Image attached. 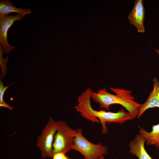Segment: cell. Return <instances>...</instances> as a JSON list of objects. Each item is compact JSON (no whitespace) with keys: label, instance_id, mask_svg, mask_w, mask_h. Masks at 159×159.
<instances>
[{"label":"cell","instance_id":"obj_10","mask_svg":"<svg viewBox=\"0 0 159 159\" xmlns=\"http://www.w3.org/2000/svg\"><path fill=\"white\" fill-rule=\"evenodd\" d=\"M152 130L146 131L143 128L139 130V135L146 140V145H154L156 148H159V123L152 126Z\"/></svg>","mask_w":159,"mask_h":159},{"label":"cell","instance_id":"obj_12","mask_svg":"<svg viewBox=\"0 0 159 159\" xmlns=\"http://www.w3.org/2000/svg\"><path fill=\"white\" fill-rule=\"evenodd\" d=\"M5 53L2 47L0 45V64L2 72L0 74L2 80H3L6 74L7 73V70L6 67V64L8 62V56H7L4 59L3 58L2 55Z\"/></svg>","mask_w":159,"mask_h":159},{"label":"cell","instance_id":"obj_1","mask_svg":"<svg viewBox=\"0 0 159 159\" xmlns=\"http://www.w3.org/2000/svg\"><path fill=\"white\" fill-rule=\"evenodd\" d=\"M92 91L91 88H88L78 96V103L74 107L85 119L93 123L100 122L102 125V134H105L108 132L106 125L107 122L122 124L133 120V118L131 114L126 112L123 108L116 112L102 110L97 111L93 109L90 103Z\"/></svg>","mask_w":159,"mask_h":159},{"label":"cell","instance_id":"obj_3","mask_svg":"<svg viewBox=\"0 0 159 159\" xmlns=\"http://www.w3.org/2000/svg\"><path fill=\"white\" fill-rule=\"evenodd\" d=\"M57 123V129L53 145V155L60 152L66 153L72 150L74 139L78 131V129H72L64 121H58Z\"/></svg>","mask_w":159,"mask_h":159},{"label":"cell","instance_id":"obj_11","mask_svg":"<svg viewBox=\"0 0 159 159\" xmlns=\"http://www.w3.org/2000/svg\"><path fill=\"white\" fill-rule=\"evenodd\" d=\"M32 11L29 9L20 8L14 6L10 0H1L0 1V16L8 15L12 12H15L24 16L26 14H30Z\"/></svg>","mask_w":159,"mask_h":159},{"label":"cell","instance_id":"obj_18","mask_svg":"<svg viewBox=\"0 0 159 159\" xmlns=\"http://www.w3.org/2000/svg\"><path fill=\"white\" fill-rule=\"evenodd\" d=\"M158 149H159V148H158Z\"/></svg>","mask_w":159,"mask_h":159},{"label":"cell","instance_id":"obj_17","mask_svg":"<svg viewBox=\"0 0 159 159\" xmlns=\"http://www.w3.org/2000/svg\"><path fill=\"white\" fill-rule=\"evenodd\" d=\"M63 159H69V158L66 155Z\"/></svg>","mask_w":159,"mask_h":159},{"label":"cell","instance_id":"obj_14","mask_svg":"<svg viewBox=\"0 0 159 159\" xmlns=\"http://www.w3.org/2000/svg\"><path fill=\"white\" fill-rule=\"evenodd\" d=\"M66 154L64 152L56 153L53 155L52 159H63L66 156Z\"/></svg>","mask_w":159,"mask_h":159},{"label":"cell","instance_id":"obj_6","mask_svg":"<svg viewBox=\"0 0 159 159\" xmlns=\"http://www.w3.org/2000/svg\"><path fill=\"white\" fill-rule=\"evenodd\" d=\"M24 16L17 14L14 15L0 16V44L5 53H8L16 47L10 45L7 40V32L14 22L21 20Z\"/></svg>","mask_w":159,"mask_h":159},{"label":"cell","instance_id":"obj_4","mask_svg":"<svg viewBox=\"0 0 159 159\" xmlns=\"http://www.w3.org/2000/svg\"><path fill=\"white\" fill-rule=\"evenodd\" d=\"M72 149L78 151L85 159H99L108 152V147L101 143L95 144L89 141L82 135V130L79 129L74 139Z\"/></svg>","mask_w":159,"mask_h":159},{"label":"cell","instance_id":"obj_5","mask_svg":"<svg viewBox=\"0 0 159 159\" xmlns=\"http://www.w3.org/2000/svg\"><path fill=\"white\" fill-rule=\"evenodd\" d=\"M57 129V123L49 117L47 123L37 139L36 146L41 152L43 158L52 157L53 145Z\"/></svg>","mask_w":159,"mask_h":159},{"label":"cell","instance_id":"obj_2","mask_svg":"<svg viewBox=\"0 0 159 159\" xmlns=\"http://www.w3.org/2000/svg\"><path fill=\"white\" fill-rule=\"evenodd\" d=\"M110 89L116 94H111L103 88L96 92L92 91L91 97L99 104L100 108L106 110H109L112 105L119 104L125 108L133 118L137 117L139 108L142 104L134 100V97L131 95L132 91L113 87H110Z\"/></svg>","mask_w":159,"mask_h":159},{"label":"cell","instance_id":"obj_13","mask_svg":"<svg viewBox=\"0 0 159 159\" xmlns=\"http://www.w3.org/2000/svg\"><path fill=\"white\" fill-rule=\"evenodd\" d=\"M0 106L4 107L9 109L10 110H12L14 107L9 106V105L5 103L3 100V96L4 93L7 89L10 86L12 85L14 82L12 83L9 85L4 87L2 81L1 80V77L0 78Z\"/></svg>","mask_w":159,"mask_h":159},{"label":"cell","instance_id":"obj_15","mask_svg":"<svg viewBox=\"0 0 159 159\" xmlns=\"http://www.w3.org/2000/svg\"><path fill=\"white\" fill-rule=\"evenodd\" d=\"M155 50L158 54H159V49H155Z\"/></svg>","mask_w":159,"mask_h":159},{"label":"cell","instance_id":"obj_7","mask_svg":"<svg viewBox=\"0 0 159 159\" xmlns=\"http://www.w3.org/2000/svg\"><path fill=\"white\" fill-rule=\"evenodd\" d=\"M143 0H136L134 7L129 14L128 19L130 23L135 26L138 32H145L143 25L145 14Z\"/></svg>","mask_w":159,"mask_h":159},{"label":"cell","instance_id":"obj_8","mask_svg":"<svg viewBox=\"0 0 159 159\" xmlns=\"http://www.w3.org/2000/svg\"><path fill=\"white\" fill-rule=\"evenodd\" d=\"M153 89L146 101L139 108L137 118H139L148 109L159 108V81L156 78L153 79Z\"/></svg>","mask_w":159,"mask_h":159},{"label":"cell","instance_id":"obj_16","mask_svg":"<svg viewBox=\"0 0 159 159\" xmlns=\"http://www.w3.org/2000/svg\"><path fill=\"white\" fill-rule=\"evenodd\" d=\"M99 159H105L104 155H103L100 157Z\"/></svg>","mask_w":159,"mask_h":159},{"label":"cell","instance_id":"obj_9","mask_svg":"<svg viewBox=\"0 0 159 159\" xmlns=\"http://www.w3.org/2000/svg\"><path fill=\"white\" fill-rule=\"evenodd\" d=\"M146 140L139 134H137L129 143V152L138 159H153L145 148Z\"/></svg>","mask_w":159,"mask_h":159}]
</instances>
